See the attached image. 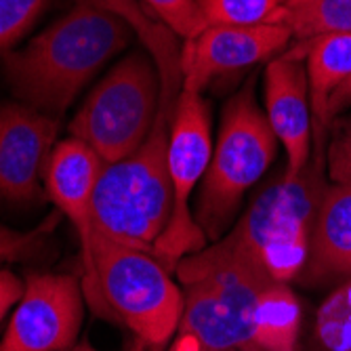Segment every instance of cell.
Segmentation results:
<instances>
[{
    "label": "cell",
    "mask_w": 351,
    "mask_h": 351,
    "mask_svg": "<svg viewBox=\"0 0 351 351\" xmlns=\"http://www.w3.org/2000/svg\"><path fill=\"white\" fill-rule=\"evenodd\" d=\"M351 257V183H330L322 200L305 263L307 280L343 276Z\"/></svg>",
    "instance_id": "5bb4252c"
},
{
    "label": "cell",
    "mask_w": 351,
    "mask_h": 351,
    "mask_svg": "<svg viewBox=\"0 0 351 351\" xmlns=\"http://www.w3.org/2000/svg\"><path fill=\"white\" fill-rule=\"evenodd\" d=\"M131 25L160 76V101L149 135L120 162L106 165L93 198L95 232L154 254L171 221L173 189L169 145L177 99L183 88V47L179 36L147 13L139 0H93Z\"/></svg>",
    "instance_id": "6da1fadb"
},
{
    "label": "cell",
    "mask_w": 351,
    "mask_h": 351,
    "mask_svg": "<svg viewBox=\"0 0 351 351\" xmlns=\"http://www.w3.org/2000/svg\"><path fill=\"white\" fill-rule=\"evenodd\" d=\"M343 276H345V278H351V257H349V259H347V263H345Z\"/></svg>",
    "instance_id": "484cf974"
},
{
    "label": "cell",
    "mask_w": 351,
    "mask_h": 351,
    "mask_svg": "<svg viewBox=\"0 0 351 351\" xmlns=\"http://www.w3.org/2000/svg\"><path fill=\"white\" fill-rule=\"evenodd\" d=\"M158 101L160 76L154 59L133 53L95 86L70 122V135L84 141L106 165L120 162L149 135Z\"/></svg>",
    "instance_id": "52a82bcc"
},
{
    "label": "cell",
    "mask_w": 351,
    "mask_h": 351,
    "mask_svg": "<svg viewBox=\"0 0 351 351\" xmlns=\"http://www.w3.org/2000/svg\"><path fill=\"white\" fill-rule=\"evenodd\" d=\"M326 175L330 183H351V118L332 122V137L326 143Z\"/></svg>",
    "instance_id": "44dd1931"
},
{
    "label": "cell",
    "mask_w": 351,
    "mask_h": 351,
    "mask_svg": "<svg viewBox=\"0 0 351 351\" xmlns=\"http://www.w3.org/2000/svg\"><path fill=\"white\" fill-rule=\"evenodd\" d=\"M315 337L326 351H351V280L322 303Z\"/></svg>",
    "instance_id": "ac0fdd59"
},
{
    "label": "cell",
    "mask_w": 351,
    "mask_h": 351,
    "mask_svg": "<svg viewBox=\"0 0 351 351\" xmlns=\"http://www.w3.org/2000/svg\"><path fill=\"white\" fill-rule=\"evenodd\" d=\"M84 317V293L74 276L34 274L0 341V351H68Z\"/></svg>",
    "instance_id": "9c48e42d"
},
{
    "label": "cell",
    "mask_w": 351,
    "mask_h": 351,
    "mask_svg": "<svg viewBox=\"0 0 351 351\" xmlns=\"http://www.w3.org/2000/svg\"><path fill=\"white\" fill-rule=\"evenodd\" d=\"M104 167L106 162L84 141L72 137L68 141L57 143V147L51 152L45 169V183H47L49 198L76 228L82 248L84 299L88 301L95 313L112 320V313L99 291L97 271H95L93 265V240H95L93 198Z\"/></svg>",
    "instance_id": "30bf717a"
},
{
    "label": "cell",
    "mask_w": 351,
    "mask_h": 351,
    "mask_svg": "<svg viewBox=\"0 0 351 351\" xmlns=\"http://www.w3.org/2000/svg\"><path fill=\"white\" fill-rule=\"evenodd\" d=\"M289 55L307 61L309 106L315 120V137L330 129V97L351 76V34H330L297 45Z\"/></svg>",
    "instance_id": "9a60e30c"
},
{
    "label": "cell",
    "mask_w": 351,
    "mask_h": 351,
    "mask_svg": "<svg viewBox=\"0 0 351 351\" xmlns=\"http://www.w3.org/2000/svg\"><path fill=\"white\" fill-rule=\"evenodd\" d=\"M25 286L17 276L11 271H0V322L7 315V311L23 297Z\"/></svg>",
    "instance_id": "603a6c76"
},
{
    "label": "cell",
    "mask_w": 351,
    "mask_h": 351,
    "mask_svg": "<svg viewBox=\"0 0 351 351\" xmlns=\"http://www.w3.org/2000/svg\"><path fill=\"white\" fill-rule=\"evenodd\" d=\"M93 265L112 320L124 324L149 349L165 347L181 322L183 293L171 269L152 252L116 242L99 232Z\"/></svg>",
    "instance_id": "8992f818"
},
{
    "label": "cell",
    "mask_w": 351,
    "mask_h": 351,
    "mask_svg": "<svg viewBox=\"0 0 351 351\" xmlns=\"http://www.w3.org/2000/svg\"><path fill=\"white\" fill-rule=\"evenodd\" d=\"M278 139L254 95V78L223 108L217 145L202 177L196 223L204 236L219 240L246 191L257 183L276 158Z\"/></svg>",
    "instance_id": "5b68a950"
},
{
    "label": "cell",
    "mask_w": 351,
    "mask_h": 351,
    "mask_svg": "<svg viewBox=\"0 0 351 351\" xmlns=\"http://www.w3.org/2000/svg\"><path fill=\"white\" fill-rule=\"evenodd\" d=\"M267 120L278 143L284 145V177L295 179L311 158V106L303 59L282 55L265 72Z\"/></svg>",
    "instance_id": "4fadbf2b"
},
{
    "label": "cell",
    "mask_w": 351,
    "mask_h": 351,
    "mask_svg": "<svg viewBox=\"0 0 351 351\" xmlns=\"http://www.w3.org/2000/svg\"><path fill=\"white\" fill-rule=\"evenodd\" d=\"M57 120L29 106L0 108V198L34 202L43 198L49 149Z\"/></svg>",
    "instance_id": "7c38bea8"
},
{
    "label": "cell",
    "mask_w": 351,
    "mask_h": 351,
    "mask_svg": "<svg viewBox=\"0 0 351 351\" xmlns=\"http://www.w3.org/2000/svg\"><path fill=\"white\" fill-rule=\"evenodd\" d=\"M328 187L326 137H315V152L295 179L280 175L252 200L230 234L181 261L196 267L244 263L286 284L307 263Z\"/></svg>",
    "instance_id": "3957f363"
},
{
    "label": "cell",
    "mask_w": 351,
    "mask_h": 351,
    "mask_svg": "<svg viewBox=\"0 0 351 351\" xmlns=\"http://www.w3.org/2000/svg\"><path fill=\"white\" fill-rule=\"evenodd\" d=\"M131 32L118 13L78 0L25 49L5 57L7 80L29 108L61 114L104 63L126 47Z\"/></svg>",
    "instance_id": "277c9868"
},
{
    "label": "cell",
    "mask_w": 351,
    "mask_h": 351,
    "mask_svg": "<svg viewBox=\"0 0 351 351\" xmlns=\"http://www.w3.org/2000/svg\"><path fill=\"white\" fill-rule=\"evenodd\" d=\"M149 351H165V347H154V349H149Z\"/></svg>",
    "instance_id": "83f0119b"
},
{
    "label": "cell",
    "mask_w": 351,
    "mask_h": 351,
    "mask_svg": "<svg viewBox=\"0 0 351 351\" xmlns=\"http://www.w3.org/2000/svg\"><path fill=\"white\" fill-rule=\"evenodd\" d=\"M51 223L53 221L45 223L43 228L29 232V234H19V232H13V230H9L5 226H0V252H3L7 259L19 257V254H23V252H29L32 248L36 246L40 234H45L47 228H51Z\"/></svg>",
    "instance_id": "7402d4cb"
},
{
    "label": "cell",
    "mask_w": 351,
    "mask_h": 351,
    "mask_svg": "<svg viewBox=\"0 0 351 351\" xmlns=\"http://www.w3.org/2000/svg\"><path fill=\"white\" fill-rule=\"evenodd\" d=\"M228 351H263V349H257V347H240V349H228Z\"/></svg>",
    "instance_id": "4316f807"
},
{
    "label": "cell",
    "mask_w": 351,
    "mask_h": 351,
    "mask_svg": "<svg viewBox=\"0 0 351 351\" xmlns=\"http://www.w3.org/2000/svg\"><path fill=\"white\" fill-rule=\"evenodd\" d=\"M291 40V29L276 23L210 25L183 45V86L202 93L215 78L261 63L289 47Z\"/></svg>",
    "instance_id": "8fae6325"
},
{
    "label": "cell",
    "mask_w": 351,
    "mask_h": 351,
    "mask_svg": "<svg viewBox=\"0 0 351 351\" xmlns=\"http://www.w3.org/2000/svg\"><path fill=\"white\" fill-rule=\"evenodd\" d=\"M289 0H198L200 11L210 25H263Z\"/></svg>",
    "instance_id": "e0dca14e"
},
{
    "label": "cell",
    "mask_w": 351,
    "mask_h": 351,
    "mask_svg": "<svg viewBox=\"0 0 351 351\" xmlns=\"http://www.w3.org/2000/svg\"><path fill=\"white\" fill-rule=\"evenodd\" d=\"M183 40H194L208 27L198 0H139Z\"/></svg>",
    "instance_id": "d6986e66"
},
{
    "label": "cell",
    "mask_w": 351,
    "mask_h": 351,
    "mask_svg": "<svg viewBox=\"0 0 351 351\" xmlns=\"http://www.w3.org/2000/svg\"><path fill=\"white\" fill-rule=\"evenodd\" d=\"M68 351H97V349H93V347H90V343H88V341H84V343H80V345H76V347L68 349Z\"/></svg>",
    "instance_id": "d4e9b609"
},
{
    "label": "cell",
    "mask_w": 351,
    "mask_h": 351,
    "mask_svg": "<svg viewBox=\"0 0 351 351\" xmlns=\"http://www.w3.org/2000/svg\"><path fill=\"white\" fill-rule=\"evenodd\" d=\"M51 0H0V53L11 49L36 23Z\"/></svg>",
    "instance_id": "ffe728a7"
},
{
    "label": "cell",
    "mask_w": 351,
    "mask_h": 351,
    "mask_svg": "<svg viewBox=\"0 0 351 351\" xmlns=\"http://www.w3.org/2000/svg\"><path fill=\"white\" fill-rule=\"evenodd\" d=\"M210 154V108L202 93L183 86L175 108L169 145L173 210L167 232L154 250V257L169 269H175L187 254L204 248V232L189 213V196L204 177Z\"/></svg>",
    "instance_id": "ba28073f"
},
{
    "label": "cell",
    "mask_w": 351,
    "mask_h": 351,
    "mask_svg": "<svg viewBox=\"0 0 351 351\" xmlns=\"http://www.w3.org/2000/svg\"><path fill=\"white\" fill-rule=\"evenodd\" d=\"M175 271L185 291L171 351H295L301 307L284 282L244 263L179 261Z\"/></svg>",
    "instance_id": "7a4b0ae2"
},
{
    "label": "cell",
    "mask_w": 351,
    "mask_h": 351,
    "mask_svg": "<svg viewBox=\"0 0 351 351\" xmlns=\"http://www.w3.org/2000/svg\"><path fill=\"white\" fill-rule=\"evenodd\" d=\"M351 106V76L332 93V97H330V118L335 120V114L341 112V110H347Z\"/></svg>",
    "instance_id": "cb8c5ba5"
},
{
    "label": "cell",
    "mask_w": 351,
    "mask_h": 351,
    "mask_svg": "<svg viewBox=\"0 0 351 351\" xmlns=\"http://www.w3.org/2000/svg\"><path fill=\"white\" fill-rule=\"evenodd\" d=\"M271 23L289 27L299 45L330 34H351V0H289Z\"/></svg>",
    "instance_id": "2e32d148"
},
{
    "label": "cell",
    "mask_w": 351,
    "mask_h": 351,
    "mask_svg": "<svg viewBox=\"0 0 351 351\" xmlns=\"http://www.w3.org/2000/svg\"><path fill=\"white\" fill-rule=\"evenodd\" d=\"M0 259H7V257H5V254H3V252H0Z\"/></svg>",
    "instance_id": "f1b7e54d"
}]
</instances>
